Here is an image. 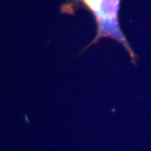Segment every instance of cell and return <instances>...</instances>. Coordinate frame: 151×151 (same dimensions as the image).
<instances>
[{"mask_svg":"<svg viewBox=\"0 0 151 151\" xmlns=\"http://www.w3.org/2000/svg\"><path fill=\"white\" fill-rule=\"evenodd\" d=\"M94 12L101 25L117 28V11L119 0H82Z\"/></svg>","mask_w":151,"mask_h":151,"instance_id":"cell-1","label":"cell"}]
</instances>
